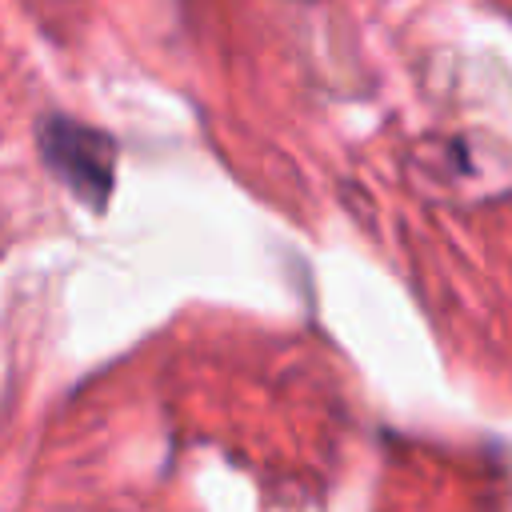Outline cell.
<instances>
[{"mask_svg":"<svg viewBox=\"0 0 512 512\" xmlns=\"http://www.w3.org/2000/svg\"><path fill=\"white\" fill-rule=\"evenodd\" d=\"M40 144L48 164L76 188V196L100 208L112 188V156H116L112 140L72 120H48L40 128Z\"/></svg>","mask_w":512,"mask_h":512,"instance_id":"6da1fadb","label":"cell"}]
</instances>
